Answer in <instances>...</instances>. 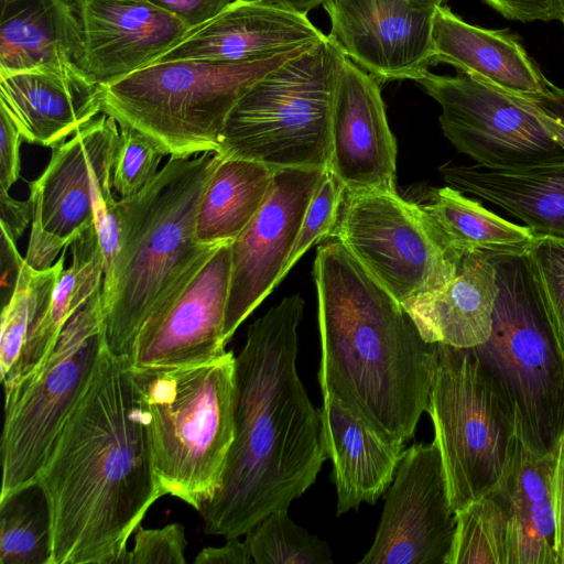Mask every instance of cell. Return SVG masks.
Returning a JSON list of instances; mask_svg holds the SVG:
<instances>
[{"mask_svg": "<svg viewBox=\"0 0 564 564\" xmlns=\"http://www.w3.org/2000/svg\"><path fill=\"white\" fill-rule=\"evenodd\" d=\"M35 484L51 517L48 564H128L129 538L164 494L130 359L107 343Z\"/></svg>", "mask_w": 564, "mask_h": 564, "instance_id": "obj_1", "label": "cell"}, {"mask_svg": "<svg viewBox=\"0 0 564 564\" xmlns=\"http://www.w3.org/2000/svg\"><path fill=\"white\" fill-rule=\"evenodd\" d=\"M305 302L285 296L248 327L235 357L234 441L223 484L199 511L208 534L240 538L288 509L325 462L319 411L296 369Z\"/></svg>", "mask_w": 564, "mask_h": 564, "instance_id": "obj_2", "label": "cell"}, {"mask_svg": "<svg viewBox=\"0 0 564 564\" xmlns=\"http://www.w3.org/2000/svg\"><path fill=\"white\" fill-rule=\"evenodd\" d=\"M314 280L323 397L403 446L429 409L436 345L340 241L318 247Z\"/></svg>", "mask_w": 564, "mask_h": 564, "instance_id": "obj_3", "label": "cell"}, {"mask_svg": "<svg viewBox=\"0 0 564 564\" xmlns=\"http://www.w3.org/2000/svg\"><path fill=\"white\" fill-rule=\"evenodd\" d=\"M221 159L214 152L170 156L147 187L119 199L120 245L101 289L112 354L129 357L144 323L171 305L223 245L195 237L199 202Z\"/></svg>", "mask_w": 564, "mask_h": 564, "instance_id": "obj_4", "label": "cell"}, {"mask_svg": "<svg viewBox=\"0 0 564 564\" xmlns=\"http://www.w3.org/2000/svg\"><path fill=\"white\" fill-rule=\"evenodd\" d=\"M132 370L161 489L199 512L221 487L234 441L235 356Z\"/></svg>", "mask_w": 564, "mask_h": 564, "instance_id": "obj_5", "label": "cell"}, {"mask_svg": "<svg viewBox=\"0 0 564 564\" xmlns=\"http://www.w3.org/2000/svg\"><path fill=\"white\" fill-rule=\"evenodd\" d=\"M313 45L247 63L155 62L101 85L102 112L143 133L166 155L216 153L227 118L243 94Z\"/></svg>", "mask_w": 564, "mask_h": 564, "instance_id": "obj_6", "label": "cell"}, {"mask_svg": "<svg viewBox=\"0 0 564 564\" xmlns=\"http://www.w3.org/2000/svg\"><path fill=\"white\" fill-rule=\"evenodd\" d=\"M345 57L327 35L257 80L229 113L216 153L274 170L328 169L334 96Z\"/></svg>", "mask_w": 564, "mask_h": 564, "instance_id": "obj_7", "label": "cell"}, {"mask_svg": "<svg viewBox=\"0 0 564 564\" xmlns=\"http://www.w3.org/2000/svg\"><path fill=\"white\" fill-rule=\"evenodd\" d=\"M491 261L498 283L492 329L474 349L508 398L521 443L547 455L564 432V351L525 256Z\"/></svg>", "mask_w": 564, "mask_h": 564, "instance_id": "obj_8", "label": "cell"}, {"mask_svg": "<svg viewBox=\"0 0 564 564\" xmlns=\"http://www.w3.org/2000/svg\"><path fill=\"white\" fill-rule=\"evenodd\" d=\"M427 412L454 512L494 491L518 441L513 409L474 348L435 344Z\"/></svg>", "mask_w": 564, "mask_h": 564, "instance_id": "obj_9", "label": "cell"}, {"mask_svg": "<svg viewBox=\"0 0 564 564\" xmlns=\"http://www.w3.org/2000/svg\"><path fill=\"white\" fill-rule=\"evenodd\" d=\"M102 286L66 323L51 352L4 391L0 499L36 482L106 346Z\"/></svg>", "mask_w": 564, "mask_h": 564, "instance_id": "obj_10", "label": "cell"}, {"mask_svg": "<svg viewBox=\"0 0 564 564\" xmlns=\"http://www.w3.org/2000/svg\"><path fill=\"white\" fill-rule=\"evenodd\" d=\"M441 106L444 135L479 165L527 171L564 165V89L532 98L468 74L426 72L416 80Z\"/></svg>", "mask_w": 564, "mask_h": 564, "instance_id": "obj_11", "label": "cell"}, {"mask_svg": "<svg viewBox=\"0 0 564 564\" xmlns=\"http://www.w3.org/2000/svg\"><path fill=\"white\" fill-rule=\"evenodd\" d=\"M330 236L401 305L441 290L457 271L421 205L395 191L345 192Z\"/></svg>", "mask_w": 564, "mask_h": 564, "instance_id": "obj_12", "label": "cell"}, {"mask_svg": "<svg viewBox=\"0 0 564 564\" xmlns=\"http://www.w3.org/2000/svg\"><path fill=\"white\" fill-rule=\"evenodd\" d=\"M119 134L117 120L101 112L54 145L43 173L29 183L32 223L24 260L32 268L52 267L94 226V173L116 152Z\"/></svg>", "mask_w": 564, "mask_h": 564, "instance_id": "obj_13", "label": "cell"}, {"mask_svg": "<svg viewBox=\"0 0 564 564\" xmlns=\"http://www.w3.org/2000/svg\"><path fill=\"white\" fill-rule=\"evenodd\" d=\"M440 449L417 443L402 452L375 541L360 564H446L455 533Z\"/></svg>", "mask_w": 564, "mask_h": 564, "instance_id": "obj_14", "label": "cell"}, {"mask_svg": "<svg viewBox=\"0 0 564 564\" xmlns=\"http://www.w3.org/2000/svg\"><path fill=\"white\" fill-rule=\"evenodd\" d=\"M326 170H276L263 205L230 243L231 271L224 325L226 344L285 278V268L305 213Z\"/></svg>", "mask_w": 564, "mask_h": 564, "instance_id": "obj_15", "label": "cell"}, {"mask_svg": "<svg viewBox=\"0 0 564 564\" xmlns=\"http://www.w3.org/2000/svg\"><path fill=\"white\" fill-rule=\"evenodd\" d=\"M436 0H326L329 36L380 84L416 82L434 65Z\"/></svg>", "mask_w": 564, "mask_h": 564, "instance_id": "obj_16", "label": "cell"}, {"mask_svg": "<svg viewBox=\"0 0 564 564\" xmlns=\"http://www.w3.org/2000/svg\"><path fill=\"white\" fill-rule=\"evenodd\" d=\"M230 243H223L172 304L144 323L129 356L133 369L189 366L226 352Z\"/></svg>", "mask_w": 564, "mask_h": 564, "instance_id": "obj_17", "label": "cell"}, {"mask_svg": "<svg viewBox=\"0 0 564 564\" xmlns=\"http://www.w3.org/2000/svg\"><path fill=\"white\" fill-rule=\"evenodd\" d=\"M327 170L345 192L395 191L397 142L380 83L348 57L335 89Z\"/></svg>", "mask_w": 564, "mask_h": 564, "instance_id": "obj_18", "label": "cell"}, {"mask_svg": "<svg viewBox=\"0 0 564 564\" xmlns=\"http://www.w3.org/2000/svg\"><path fill=\"white\" fill-rule=\"evenodd\" d=\"M82 68L104 85L158 62L189 32L148 0H77Z\"/></svg>", "mask_w": 564, "mask_h": 564, "instance_id": "obj_19", "label": "cell"}, {"mask_svg": "<svg viewBox=\"0 0 564 564\" xmlns=\"http://www.w3.org/2000/svg\"><path fill=\"white\" fill-rule=\"evenodd\" d=\"M327 37L306 13L263 0H234L191 30L158 62L247 63Z\"/></svg>", "mask_w": 564, "mask_h": 564, "instance_id": "obj_20", "label": "cell"}, {"mask_svg": "<svg viewBox=\"0 0 564 564\" xmlns=\"http://www.w3.org/2000/svg\"><path fill=\"white\" fill-rule=\"evenodd\" d=\"M0 107L23 140L53 148L102 112L101 85L77 65L0 74Z\"/></svg>", "mask_w": 564, "mask_h": 564, "instance_id": "obj_21", "label": "cell"}, {"mask_svg": "<svg viewBox=\"0 0 564 564\" xmlns=\"http://www.w3.org/2000/svg\"><path fill=\"white\" fill-rule=\"evenodd\" d=\"M432 43L434 65H452L457 72L508 93L540 98L558 88L509 30L470 24L446 4L436 7Z\"/></svg>", "mask_w": 564, "mask_h": 564, "instance_id": "obj_22", "label": "cell"}, {"mask_svg": "<svg viewBox=\"0 0 564 564\" xmlns=\"http://www.w3.org/2000/svg\"><path fill=\"white\" fill-rule=\"evenodd\" d=\"M319 411L323 444L332 460L337 492V516L373 505L390 487L403 446L383 438L332 395Z\"/></svg>", "mask_w": 564, "mask_h": 564, "instance_id": "obj_23", "label": "cell"}, {"mask_svg": "<svg viewBox=\"0 0 564 564\" xmlns=\"http://www.w3.org/2000/svg\"><path fill=\"white\" fill-rule=\"evenodd\" d=\"M497 295L491 259L466 256L445 286L402 306L425 341L475 348L490 337Z\"/></svg>", "mask_w": 564, "mask_h": 564, "instance_id": "obj_24", "label": "cell"}, {"mask_svg": "<svg viewBox=\"0 0 564 564\" xmlns=\"http://www.w3.org/2000/svg\"><path fill=\"white\" fill-rule=\"evenodd\" d=\"M84 56L75 3L1 0L0 74L77 65Z\"/></svg>", "mask_w": 564, "mask_h": 564, "instance_id": "obj_25", "label": "cell"}, {"mask_svg": "<svg viewBox=\"0 0 564 564\" xmlns=\"http://www.w3.org/2000/svg\"><path fill=\"white\" fill-rule=\"evenodd\" d=\"M552 470V453L538 455L518 437L512 459L490 492L508 513L510 564H557Z\"/></svg>", "mask_w": 564, "mask_h": 564, "instance_id": "obj_26", "label": "cell"}, {"mask_svg": "<svg viewBox=\"0 0 564 564\" xmlns=\"http://www.w3.org/2000/svg\"><path fill=\"white\" fill-rule=\"evenodd\" d=\"M440 172L449 186L503 208L536 237L564 239V165L499 171L446 164Z\"/></svg>", "mask_w": 564, "mask_h": 564, "instance_id": "obj_27", "label": "cell"}, {"mask_svg": "<svg viewBox=\"0 0 564 564\" xmlns=\"http://www.w3.org/2000/svg\"><path fill=\"white\" fill-rule=\"evenodd\" d=\"M421 207L457 263L466 256H525L538 239L529 227L503 219L449 185L436 188Z\"/></svg>", "mask_w": 564, "mask_h": 564, "instance_id": "obj_28", "label": "cell"}, {"mask_svg": "<svg viewBox=\"0 0 564 564\" xmlns=\"http://www.w3.org/2000/svg\"><path fill=\"white\" fill-rule=\"evenodd\" d=\"M275 171L257 161L223 158L199 202L197 241L232 242L263 205Z\"/></svg>", "mask_w": 564, "mask_h": 564, "instance_id": "obj_29", "label": "cell"}, {"mask_svg": "<svg viewBox=\"0 0 564 564\" xmlns=\"http://www.w3.org/2000/svg\"><path fill=\"white\" fill-rule=\"evenodd\" d=\"M64 263L65 250L47 269H34L24 258L18 268L11 296L1 313L0 372L4 391L23 376L29 345L48 307Z\"/></svg>", "mask_w": 564, "mask_h": 564, "instance_id": "obj_30", "label": "cell"}, {"mask_svg": "<svg viewBox=\"0 0 564 564\" xmlns=\"http://www.w3.org/2000/svg\"><path fill=\"white\" fill-rule=\"evenodd\" d=\"M70 247L72 264L63 270L48 307L31 339L22 378L51 352L66 323L102 286L104 258L95 226Z\"/></svg>", "mask_w": 564, "mask_h": 564, "instance_id": "obj_31", "label": "cell"}, {"mask_svg": "<svg viewBox=\"0 0 564 564\" xmlns=\"http://www.w3.org/2000/svg\"><path fill=\"white\" fill-rule=\"evenodd\" d=\"M52 527L37 484L0 499V564H48Z\"/></svg>", "mask_w": 564, "mask_h": 564, "instance_id": "obj_32", "label": "cell"}, {"mask_svg": "<svg viewBox=\"0 0 564 564\" xmlns=\"http://www.w3.org/2000/svg\"><path fill=\"white\" fill-rule=\"evenodd\" d=\"M456 525L446 564H510L509 521L492 494L455 512Z\"/></svg>", "mask_w": 564, "mask_h": 564, "instance_id": "obj_33", "label": "cell"}, {"mask_svg": "<svg viewBox=\"0 0 564 564\" xmlns=\"http://www.w3.org/2000/svg\"><path fill=\"white\" fill-rule=\"evenodd\" d=\"M245 541L257 564L333 563L327 543L297 525L288 509L268 513L246 533Z\"/></svg>", "mask_w": 564, "mask_h": 564, "instance_id": "obj_34", "label": "cell"}, {"mask_svg": "<svg viewBox=\"0 0 564 564\" xmlns=\"http://www.w3.org/2000/svg\"><path fill=\"white\" fill-rule=\"evenodd\" d=\"M525 258L553 333L564 351V239L538 237Z\"/></svg>", "mask_w": 564, "mask_h": 564, "instance_id": "obj_35", "label": "cell"}, {"mask_svg": "<svg viewBox=\"0 0 564 564\" xmlns=\"http://www.w3.org/2000/svg\"><path fill=\"white\" fill-rule=\"evenodd\" d=\"M120 134L112 165V189L120 198L131 197L158 175L165 152L140 131L119 126Z\"/></svg>", "mask_w": 564, "mask_h": 564, "instance_id": "obj_36", "label": "cell"}, {"mask_svg": "<svg viewBox=\"0 0 564 564\" xmlns=\"http://www.w3.org/2000/svg\"><path fill=\"white\" fill-rule=\"evenodd\" d=\"M344 194L345 188L341 183L326 170L305 213L285 268V275L314 243L332 235Z\"/></svg>", "mask_w": 564, "mask_h": 564, "instance_id": "obj_37", "label": "cell"}, {"mask_svg": "<svg viewBox=\"0 0 564 564\" xmlns=\"http://www.w3.org/2000/svg\"><path fill=\"white\" fill-rule=\"evenodd\" d=\"M134 546L128 553V564H184L187 540L185 529L174 522L160 529L139 525Z\"/></svg>", "mask_w": 564, "mask_h": 564, "instance_id": "obj_38", "label": "cell"}, {"mask_svg": "<svg viewBox=\"0 0 564 564\" xmlns=\"http://www.w3.org/2000/svg\"><path fill=\"white\" fill-rule=\"evenodd\" d=\"M506 19L533 22L564 18V0H482Z\"/></svg>", "mask_w": 564, "mask_h": 564, "instance_id": "obj_39", "label": "cell"}, {"mask_svg": "<svg viewBox=\"0 0 564 564\" xmlns=\"http://www.w3.org/2000/svg\"><path fill=\"white\" fill-rule=\"evenodd\" d=\"M0 131V189L9 193L20 177V147L23 138L11 117L1 107Z\"/></svg>", "mask_w": 564, "mask_h": 564, "instance_id": "obj_40", "label": "cell"}, {"mask_svg": "<svg viewBox=\"0 0 564 564\" xmlns=\"http://www.w3.org/2000/svg\"><path fill=\"white\" fill-rule=\"evenodd\" d=\"M184 23L189 31L218 14L234 0H148Z\"/></svg>", "mask_w": 564, "mask_h": 564, "instance_id": "obj_41", "label": "cell"}, {"mask_svg": "<svg viewBox=\"0 0 564 564\" xmlns=\"http://www.w3.org/2000/svg\"><path fill=\"white\" fill-rule=\"evenodd\" d=\"M552 497L555 514V550L557 564H564V432L552 451Z\"/></svg>", "mask_w": 564, "mask_h": 564, "instance_id": "obj_42", "label": "cell"}, {"mask_svg": "<svg viewBox=\"0 0 564 564\" xmlns=\"http://www.w3.org/2000/svg\"><path fill=\"white\" fill-rule=\"evenodd\" d=\"M0 210L1 232L17 242L32 223L31 200H17L8 192L0 189Z\"/></svg>", "mask_w": 564, "mask_h": 564, "instance_id": "obj_43", "label": "cell"}, {"mask_svg": "<svg viewBox=\"0 0 564 564\" xmlns=\"http://www.w3.org/2000/svg\"><path fill=\"white\" fill-rule=\"evenodd\" d=\"M253 562L246 541L227 539L219 547H204L196 555L195 564H250Z\"/></svg>", "mask_w": 564, "mask_h": 564, "instance_id": "obj_44", "label": "cell"}, {"mask_svg": "<svg viewBox=\"0 0 564 564\" xmlns=\"http://www.w3.org/2000/svg\"><path fill=\"white\" fill-rule=\"evenodd\" d=\"M267 2L280 4L302 13H308L311 10L323 4L326 0H263Z\"/></svg>", "mask_w": 564, "mask_h": 564, "instance_id": "obj_45", "label": "cell"}, {"mask_svg": "<svg viewBox=\"0 0 564 564\" xmlns=\"http://www.w3.org/2000/svg\"><path fill=\"white\" fill-rule=\"evenodd\" d=\"M438 4H445L448 0H436Z\"/></svg>", "mask_w": 564, "mask_h": 564, "instance_id": "obj_46", "label": "cell"}, {"mask_svg": "<svg viewBox=\"0 0 564 564\" xmlns=\"http://www.w3.org/2000/svg\"><path fill=\"white\" fill-rule=\"evenodd\" d=\"M68 1H70V2H73V3H74V2H76L77 0H68Z\"/></svg>", "mask_w": 564, "mask_h": 564, "instance_id": "obj_47", "label": "cell"}, {"mask_svg": "<svg viewBox=\"0 0 564 564\" xmlns=\"http://www.w3.org/2000/svg\"><path fill=\"white\" fill-rule=\"evenodd\" d=\"M561 22L564 24V18L561 20Z\"/></svg>", "mask_w": 564, "mask_h": 564, "instance_id": "obj_48", "label": "cell"}]
</instances>
